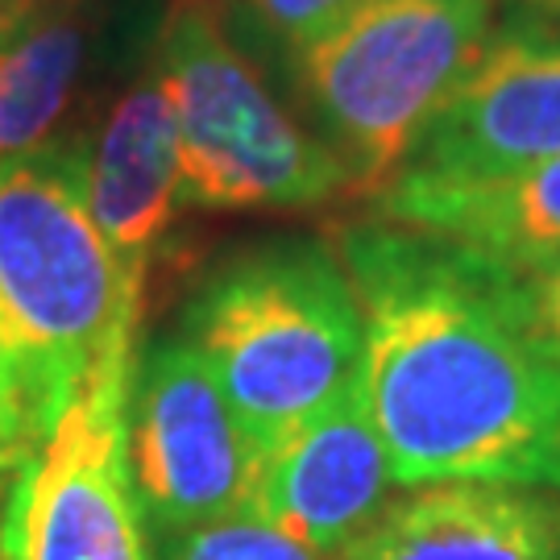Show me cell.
<instances>
[{
    "label": "cell",
    "mask_w": 560,
    "mask_h": 560,
    "mask_svg": "<svg viewBox=\"0 0 560 560\" xmlns=\"http://www.w3.org/2000/svg\"><path fill=\"white\" fill-rule=\"evenodd\" d=\"M88 133L0 162V499L101 378L129 374L141 316L88 212Z\"/></svg>",
    "instance_id": "cell-2"
},
{
    "label": "cell",
    "mask_w": 560,
    "mask_h": 560,
    "mask_svg": "<svg viewBox=\"0 0 560 560\" xmlns=\"http://www.w3.org/2000/svg\"><path fill=\"white\" fill-rule=\"evenodd\" d=\"M494 18L499 0H358L282 55L307 129L353 191L378 196L407 166Z\"/></svg>",
    "instance_id": "cell-4"
},
{
    "label": "cell",
    "mask_w": 560,
    "mask_h": 560,
    "mask_svg": "<svg viewBox=\"0 0 560 560\" xmlns=\"http://www.w3.org/2000/svg\"><path fill=\"white\" fill-rule=\"evenodd\" d=\"M337 254L361 307L358 390L395 486L560 490V361L499 261L378 217L345 224Z\"/></svg>",
    "instance_id": "cell-1"
},
{
    "label": "cell",
    "mask_w": 560,
    "mask_h": 560,
    "mask_svg": "<svg viewBox=\"0 0 560 560\" xmlns=\"http://www.w3.org/2000/svg\"><path fill=\"white\" fill-rule=\"evenodd\" d=\"M353 4L358 0H221L224 21L233 25V34H254L279 59L295 42L324 30Z\"/></svg>",
    "instance_id": "cell-15"
},
{
    "label": "cell",
    "mask_w": 560,
    "mask_h": 560,
    "mask_svg": "<svg viewBox=\"0 0 560 560\" xmlns=\"http://www.w3.org/2000/svg\"><path fill=\"white\" fill-rule=\"evenodd\" d=\"M125 460L159 540L254 506L261 448L179 332L138 340L125 386Z\"/></svg>",
    "instance_id": "cell-6"
},
{
    "label": "cell",
    "mask_w": 560,
    "mask_h": 560,
    "mask_svg": "<svg viewBox=\"0 0 560 560\" xmlns=\"http://www.w3.org/2000/svg\"><path fill=\"white\" fill-rule=\"evenodd\" d=\"M258 448L358 382L361 307L337 245L303 233L241 245L203 270L179 312Z\"/></svg>",
    "instance_id": "cell-3"
},
{
    "label": "cell",
    "mask_w": 560,
    "mask_h": 560,
    "mask_svg": "<svg viewBox=\"0 0 560 560\" xmlns=\"http://www.w3.org/2000/svg\"><path fill=\"white\" fill-rule=\"evenodd\" d=\"M548 159H560V9L532 0L499 9L474 67L399 175L486 183Z\"/></svg>",
    "instance_id": "cell-8"
},
{
    "label": "cell",
    "mask_w": 560,
    "mask_h": 560,
    "mask_svg": "<svg viewBox=\"0 0 560 560\" xmlns=\"http://www.w3.org/2000/svg\"><path fill=\"white\" fill-rule=\"evenodd\" d=\"M88 212L120 275L125 303L141 316L145 279L179 217V138L154 55L88 129Z\"/></svg>",
    "instance_id": "cell-11"
},
{
    "label": "cell",
    "mask_w": 560,
    "mask_h": 560,
    "mask_svg": "<svg viewBox=\"0 0 560 560\" xmlns=\"http://www.w3.org/2000/svg\"><path fill=\"white\" fill-rule=\"evenodd\" d=\"M159 0H30L0 38V162L59 138L104 83L154 55Z\"/></svg>",
    "instance_id": "cell-9"
},
{
    "label": "cell",
    "mask_w": 560,
    "mask_h": 560,
    "mask_svg": "<svg viewBox=\"0 0 560 560\" xmlns=\"http://www.w3.org/2000/svg\"><path fill=\"white\" fill-rule=\"evenodd\" d=\"M374 217L453 237L490 258H532L560 249V159L486 183L390 179L370 196Z\"/></svg>",
    "instance_id": "cell-13"
},
{
    "label": "cell",
    "mask_w": 560,
    "mask_h": 560,
    "mask_svg": "<svg viewBox=\"0 0 560 560\" xmlns=\"http://www.w3.org/2000/svg\"><path fill=\"white\" fill-rule=\"evenodd\" d=\"M332 560H560V490L416 486L386 502Z\"/></svg>",
    "instance_id": "cell-12"
},
{
    "label": "cell",
    "mask_w": 560,
    "mask_h": 560,
    "mask_svg": "<svg viewBox=\"0 0 560 560\" xmlns=\"http://www.w3.org/2000/svg\"><path fill=\"white\" fill-rule=\"evenodd\" d=\"M395 474L358 382L261 448L254 515L332 560L390 502Z\"/></svg>",
    "instance_id": "cell-10"
},
{
    "label": "cell",
    "mask_w": 560,
    "mask_h": 560,
    "mask_svg": "<svg viewBox=\"0 0 560 560\" xmlns=\"http://www.w3.org/2000/svg\"><path fill=\"white\" fill-rule=\"evenodd\" d=\"M179 138V200L203 212L316 208L349 191L345 166L224 21L221 0H175L154 42Z\"/></svg>",
    "instance_id": "cell-5"
},
{
    "label": "cell",
    "mask_w": 560,
    "mask_h": 560,
    "mask_svg": "<svg viewBox=\"0 0 560 560\" xmlns=\"http://www.w3.org/2000/svg\"><path fill=\"white\" fill-rule=\"evenodd\" d=\"M506 275V287L523 307L527 324L536 328L544 349L560 361V249L532 254V258H494Z\"/></svg>",
    "instance_id": "cell-16"
},
{
    "label": "cell",
    "mask_w": 560,
    "mask_h": 560,
    "mask_svg": "<svg viewBox=\"0 0 560 560\" xmlns=\"http://www.w3.org/2000/svg\"><path fill=\"white\" fill-rule=\"evenodd\" d=\"M544 4H552V9H560V0H544Z\"/></svg>",
    "instance_id": "cell-18"
},
{
    "label": "cell",
    "mask_w": 560,
    "mask_h": 560,
    "mask_svg": "<svg viewBox=\"0 0 560 560\" xmlns=\"http://www.w3.org/2000/svg\"><path fill=\"white\" fill-rule=\"evenodd\" d=\"M159 560H324L254 511L162 536Z\"/></svg>",
    "instance_id": "cell-14"
},
{
    "label": "cell",
    "mask_w": 560,
    "mask_h": 560,
    "mask_svg": "<svg viewBox=\"0 0 560 560\" xmlns=\"http://www.w3.org/2000/svg\"><path fill=\"white\" fill-rule=\"evenodd\" d=\"M125 386L101 378L0 499V560H154L125 460Z\"/></svg>",
    "instance_id": "cell-7"
},
{
    "label": "cell",
    "mask_w": 560,
    "mask_h": 560,
    "mask_svg": "<svg viewBox=\"0 0 560 560\" xmlns=\"http://www.w3.org/2000/svg\"><path fill=\"white\" fill-rule=\"evenodd\" d=\"M30 0H0V38L13 30V21L21 18V9H25Z\"/></svg>",
    "instance_id": "cell-17"
}]
</instances>
